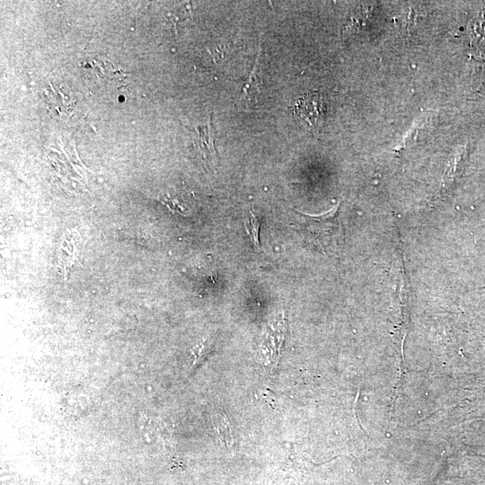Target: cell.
<instances>
[{"label": "cell", "mask_w": 485, "mask_h": 485, "mask_svg": "<svg viewBox=\"0 0 485 485\" xmlns=\"http://www.w3.org/2000/svg\"><path fill=\"white\" fill-rule=\"evenodd\" d=\"M292 226L305 242L325 253L337 251L343 242L338 207L319 216L295 211Z\"/></svg>", "instance_id": "1"}, {"label": "cell", "mask_w": 485, "mask_h": 485, "mask_svg": "<svg viewBox=\"0 0 485 485\" xmlns=\"http://www.w3.org/2000/svg\"><path fill=\"white\" fill-rule=\"evenodd\" d=\"M325 110L323 96L319 92H313L296 101L294 115L307 130L318 131L323 125Z\"/></svg>", "instance_id": "2"}, {"label": "cell", "mask_w": 485, "mask_h": 485, "mask_svg": "<svg viewBox=\"0 0 485 485\" xmlns=\"http://www.w3.org/2000/svg\"><path fill=\"white\" fill-rule=\"evenodd\" d=\"M78 242L79 234L75 230L67 231L61 238L58 258L61 269L66 274L75 261Z\"/></svg>", "instance_id": "3"}, {"label": "cell", "mask_w": 485, "mask_h": 485, "mask_svg": "<svg viewBox=\"0 0 485 485\" xmlns=\"http://www.w3.org/2000/svg\"><path fill=\"white\" fill-rule=\"evenodd\" d=\"M260 85L259 75V57L257 58L255 65L250 74V76L242 88V97L248 102L251 100H255L259 93V87Z\"/></svg>", "instance_id": "4"}, {"label": "cell", "mask_w": 485, "mask_h": 485, "mask_svg": "<svg viewBox=\"0 0 485 485\" xmlns=\"http://www.w3.org/2000/svg\"><path fill=\"white\" fill-rule=\"evenodd\" d=\"M213 426L216 431L218 433L223 443L229 446L232 445L234 440L229 421L226 416L222 411H219V413L214 416Z\"/></svg>", "instance_id": "5"}, {"label": "cell", "mask_w": 485, "mask_h": 485, "mask_svg": "<svg viewBox=\"0 0 485 485\" xmlns=\"http://www.w3.org/2000/svg\"><path fill=\"white\" fill-rule=\"evenodd\" d=\"M200 143L203 153L206 154V158L210 157L215 159L216 157V152L214 145V133H212L210 128L207 132L205 130L200 133Z\"/></svg>", "instance_id": "6"}, {"label": "cell", "mask_w": 485, "mask_h": 485, "mask_svg": "<svg viewBox=\"0 0 485 485\" xmlns=\"http://www.w3.org/2000/svg\"><path fill=\"white\" fill-rule=\"evenodd\" d=\"M247 228L248 233L251 235V239L254 243L255 247L259 248V229H260V221L259 219L251 212L250 216L247 219Z\"/></svg>", "instance_id": "7"}, {"label": "cell", "mask_w": 485, "mask_h": 485, "mask_svg": "<svg viewBox=\"0 0 485 485\" xmlns=\"http://www.w3.org/2000/svg\"><path fill=\"white\" fill-rule=\"evenodd\" d=\"M482 288H483V289H485V287H482Z\"/></svg>", "instance_id": "8"}]
</instances>
